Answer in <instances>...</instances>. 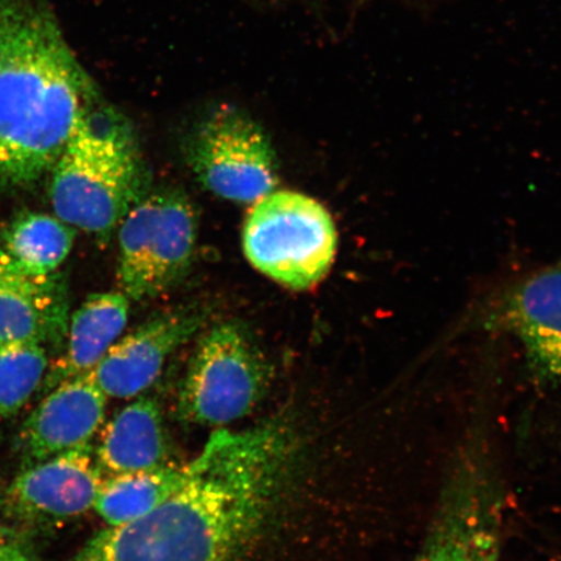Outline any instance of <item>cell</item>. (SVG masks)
Returning a JSON list of instances; mask_svg holds the SVG:
<instances>
[{
  "instance_id": "2",
  "label": "cell",
  "mask_w": 561,
  "mask_h": 561,
  "mask_svg": "<svg viewBox=\"0 0 561 561\" xmlns=\"http://www.w3.org/2000/svg\"><path fill=\"white\" fill-rule=\"evenodd\" d=\"M0 188L53 170L83 112L100 98L42 3H2Z\"/></svg>"
},
{
  "instance_id": "6",
  "label": "cell",
  "mask_w": 561,
  "mask_h": 561,
  "mask_svg": "<svg viewBox=\"0 0 561 561\" xmlns=\"http://www.w3.org/2000/svg\"><path fill=\"white\" fill-rule=\"evenodd\" d=\"M198 243V215L174 187L150 191L118 226L117 278L124 296L145 301L163 296L191 271Z\"/></svg>"
},
{
  "instance_id": "21",
  "label": "cell",
  "mask_w": 561,
  "mask_h": 561,
  "mask_svg": "<svg viewBox=\"0 0 561 561\" xmlns=\"http://www.w3.org/2000/svg\"><path fill=\"white\" fill-rule=\"evenodd\" d=\"M3 497H2V491H0V508H2Z\"/></svg>"
},
{
  "instance_id": "18",
  "label": "cell",
  "mask_w": 561,
  "mask_h": 561,
  "mask_svg": "<svg viewBox=\"0 0 561 561\" xmlns=\"http://www.w3.org/2000/svg\"><path fill=\"white\" fill-rule=\"evenodd\" d=\"M47 369L46 348L39 343H0V420L15 416L30 402Z\"/></svg>"
},
{
  "instance_id": "15",
  "label": "cell",
  "mask_w": 561,
  "mask_h": 561,
  "mask_svg": "<svg viewBox=\"0 0 561 561\" xmlns=\"http://www.w3.org/2000/svg\"><path fill=\"white\" fill-rule=\"evenodd\" d=\"M163 412L152 398L140 397L103 426L95 461L103 476L170 465Z\"/></svg>"
},
{
  "instance_id": "1",
  "label": "cell",
  "mask_w": 561,
  "mask_h": 561,
  "mask_svg": "<svg viewBox=\"0 0 561 561\" xmlns=\"http://www.w3.org/2000/svg\"><path fill=\"white\" fill-rule=\"evenodd\" d=\"M300 462L289 419L222 427L188 461L187 479L170 500L96 533L66 561H250L289 500Z\"/></svg>"
},
{
  "instance_id": "17",
  "label": "cell",
  "mask_w": 561,
  "mask_h": 561,
  "mask_svg": "<svg viewBox=\"0 0 561 561\" xmlns=\"http://www.w3.org/2000/svg\"><path fill=\"white\" fill-rule=\"evenodd\" d=\"M77 229L58 216L27 213L2 234V248L23 268L50 275L58 272L73 249Z\"/></svg>"
},
{
  "instance_id": "12",
  "label": "cell",
  "mask_w": 561,
  "mask_h": 561,
  "mask_svg": "<svg viewBox=\"0 0 561 561\" xmlns=\"http://www.w3.org/2000/svg\"><path fill=\"white\" fill-rule=\"evenodd\" d=\"M488 322L516 334L536 374L561 385V265L512 286Z\"/></svg>"
},
{
  "instance_id": "16",
  "label": "cell",
  "mask_w": 561,
  "mask_h": 561,
  "mask_svg": "<svg viewBox=\"0 0 561 561\" xmlns=\"http://www.w3.org/2000/svg\"><path fill=\"white\" fill-rule=\"evenodd\" d=\"M187 476L188 462L108 476L103 480L94 510L108 526L136 522L170 500Z\"/></svg>"
},
{
  "instance_id": "19",
  "label": "cell",
  "mask_w": 561,
  "mask_h": 561,
  "mask_svg": "<svg viewBox=\"0 0 561 561\" xmlns=\"http://www.w3.org/2000/svg\"><path fill=\"white\" fill-rule=\"evenodd\" d=\"M0 561H38L30 537L0 525Z\"/></svg>"
},
{
  "instance_id": "4",
  "label": "cell",
  "mask_w": 561,
  "mask_h": 561,
  "mask_svg": "<svg viewBox=\"0 0 561 561\" xmlns=\"http://www.w3.org/2000/svg\"><path fill=\"white\" fill-rule=\"evenodd\" d=\"M242 243L255 270L291 290L325 278L336 254L333 217L306 194L275 191L251 206Z\"/></svg>"
},
{
  "instance_id": "11",
  "label": "cell",
  "mask_w": 561,
  "mask_h": 561,
  "mask_svg": "<svg viewBox=\"0 0 561 561\" xmlns=\"http://www.w3.org/2000/svg\"><path fill=\"white\" fill-rule=\"evenodd\" d=\"M107 398L89 374L47 392L18 436L25 467L90 445L104 423Z\"/></svg>"
},
{
  "instance_id": "5",
  "label": "cell",
  "mask_w": 561,
  "mask_h": 561,
  "mask_svg": "<svg viewBox=\"0 0 561 561\" xmlns=\"http://www.w3.org/2000/svg\"><path fill=\"white\" fill-rule=\"evenodd\" d=\"M268 357L241 322H224L202 336L180 385L178 413L185 423L226 426L254 412L268 394Z\"/></svg>"
},
{
  "instance_id": "3",
  "label": "cell",
  "mask_w": 561,
  "mask_h": 561,
  "mask_svg": "<svg viewBox=\"0 0 561 561\" xmlns=\"http://www.w3.org/2000/svg\"><path fill=\"white\" fill-rule=\"evenodd\" d=\"M50 172L55 216L103 242L151 191L135 129L102 96L83 112Z\"/></svg>"
},
{
  "instance_id": "7",
  "label": "cell",
  "mask_w": 561,
  "mask_h": 561,
  "mask_svg": "<svg viewBox=\"0 0 561 561\" xmlns=\"http://www.w3.org/2000/svg\"><path fill=\"white\" fill-rule=\"evenodd\" d=\"M185 157L199 184L222 199L252 206L278 185V160L268 135L233 105H219L195 126Z\"/></svg>"
},
{
  "instance_id": "14",
  "label": "cell",
  "mask_w": 561,
  "mask_h": 561,
  "mask_svg": "<svg viewBox=\"0 0 561 561\" xmlns=\"http://www.w3.org/2000/svg\"><path fill=\"white\" fill-rule=\"evenodd\" d=\"M130 300L123 293H95L70 314L66 346L47 369L39 392L87 375L121 339L128 324Z\"/></svg>"
},
{
  "instance_id": "9",
  "label": "cell",
  "mask_w": 561,
  "mask_h": 561,
  "mask_svg": "<svg viewBox=\"0 0 561 561\" xmlns=\"http://www.w3.org/2000/svg\"><path fill=\"white\" fill-rule=\"evenodd\" d=\"M210 314L213 308L202 301L156 313L121 336L89 375L107 397L137 398L156 383L172 354L206 327Z\"/></svg>"
},
{
  "instance_id": "13",
  "label": "cell",
  "mask_w": 561,
  "mask_h": 561,
  "mask_svg": "<svg viewBox=\"0 0 561 561\" xmlns=\"http://www.w3.org/2000/svg\"><path fill=\"white\" fill-rule=\"evenodd\" d=\"M69 308L67 284L58 272L27 271L0 248V343L65 346Z\"/></svg>"
},
{
  "instance_id": "20",
  "label": "cell",
  "mask_w": 561,
  "mask_h": 561,
  "mask_svg": "<svg viewBox=\"0 0 561 561\" xmlns=\"http://www.w3.org/2000/svg\"><path fill=\"white\" fill-rule=\"evenodd\" d=\"M3 12L2 5H0V55H2V42H3Z\"/></svg>"
},
{
  "instance_id": "10",
  "label": "cell",
  "mask_w": 561,
  "mask_h": 561,
  "mask_svg": "<svg viewBox=\"0 0 561 561\" xmlns=\"http://www.w3.org/2000/svg\"><path fill=\"white\" fill-rule=\"evenodd\" d=\"M500 504L488 474L466 462L447 489L416 561H500Z\"/></svg>"
},
{
  "instance_id": "8",
  "label": "cell",
  "mask_w": 561,
  "mask_h": 561,
  "mask_svg": "<svg viewBox=\"0 0 561 561\" xmlns=\"http://www.w3.org/2000/svg\"><path fill=\"white\" fill-rule=\"evenodd\" d=\"M103 474L90 445L25 467L7 489V517L27 530H48L80 517L100 494Z\"/></svg>"
}]
</instances>
